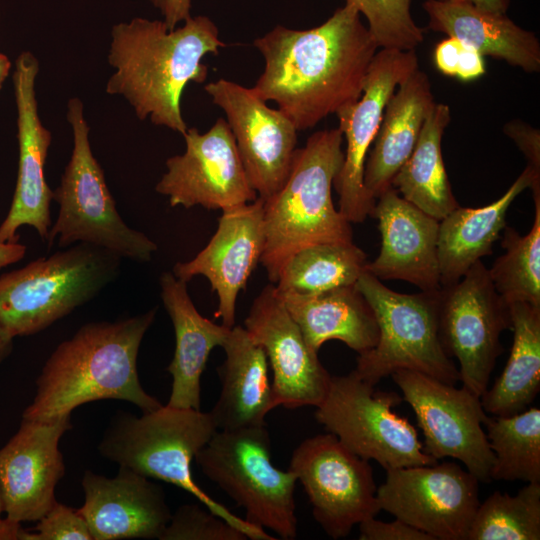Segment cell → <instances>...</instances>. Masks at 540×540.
<instances>
[{
  "mask_svg": "<svg viewBox=\"0 0 540 540\" xmlns=\"http://www.w3.org/2000/svg\"><path fill=\"white\" fill-rule=\"evenodd\" d=\"M358 10L345 4L321 25L290 29L281 25L254 40L265 60L252 87L273 101L298 131L315 127L362 95L378 47Z\"/></svg>",
  "mask_w": 540,
  "mask_h": 540,
  "instance_id": "cell-1",
  "label": "cell"
},
{
  "mask_svg": "<svg viewBox=\"0 0 540 540\" xmlns=\"http://www.w3.org/2000/svg\"><path fill=\"white\" fill-rule=\"evenodd\" d=\"M224 46L216 24L203 15L190 16L173 30L162 20L141 17L118 23L111 30L108 63L115 72L106 92L123 96L140 120L184 135L183 91L190 82H205L208 67L202 59Z\"/></svg>",
  "mask_w": 540,
  "mask_h": 540,
  "instance_id": "cell-2",
  "label": "cell"
},
{
  "mask_svg": "<svg viewBox=\"0 0 540 540\" xmlns=\"http://www.w3.org/2000/svg\"><path fill=\"white\" fill-rule=\"evenodd\" d=\"M157 309L113 322H90L61 342L36 379V393L22 419L54 421L82 404L128 401L142 410L162 404L142 387L137 357Z\"/></svg>",
  "mask_w": 540,
  "mask_h": 540,
  "instance_id": "cell-3",
  "label": "cell"
},
{
  "mask_svg": "<svg viewBox=\"0 0 540 540\" xmlns=\"http://www.w3.org/2000/svg\"><path fill=\"white\" fill-rule=\"evenodd\" d=\"M343 140L339 128L313 133L296 149L281 189L263 201L265 247L260 262L272 283L299 249L353 242L351 223L335 208L331 193L344 159Z\"/></svg>",
  "mask_w": 540,
  "mask_h": 540,
  "instance_id": "cell-4",
  "label": "cell"
},
{
  "mask_svg": "<svg viewBox=\"0 0 540 540\" xmlns=\"http://www.w3.org/2000/svg\"><path fill=\"white\" fill-rule=\"evenodd\" d=\"M210 412L169 405L138 417L117 413L99 445L100 454L148 478L173 484L207 509L243 531L248 539L274 540L264 529L242 519L211 498L194 481L192 460L217 431Z\"/></svg>",
  "mask_w": 540,
  "mask_h": 540,
  "instance_id": "cell-5",
  "label": "cell"
},
{
  "mask_svg": "<svg viewBox=\"0 0 540 540\" xmlns=\"http://www.w3.org/2000/svg\"><path fill=\"white\" fill-rule=\"evenodd\" d=\"M121 257L77 243L0 276V325L14 338L38 333L113 282Z\"/></svg>",
  "mask_w": 540,
  "mask_h": 540,
  "instance_id": "cell-6",
  "label": "cell"
},
{
  "mask_svg": "<svg viewBox=\"0 0 540 540\" xmlns=\"http://www.w3.org/2000/svg\"><path fill=\"white\" fill-rule=\"evenodd\" d=\"M72 127L73 150L53 191L59 211L47 238L48 247L87 243L109 250L121 258L149 262L157 245L144 233L130 228L117 211L101 165L89 142V126L79 98L67 104Z\"/></svg>",
  "mask_w": 540,
  "mask_h": 540,
  "instance_id": "cell-7",
  "label": "cell"
},
{
  "mask_svg": "<svg viewBox=\"0 0 540 540\" xmlns=\"http://www.w3.org/2000/svg\"><path fill=\"white\" fill-rule=\"evenodd\" d=\"M203 474L246 512V521L278 538L297 536L296 475L274 466L265 425L217 430L195 456Z\"/></svg>",
  "mask_w": 540,
  "mask_h": 540,
  "instance_id": "cell-8",
  "label": "cell"
},
{
  "mask_svg": "<svg viewBox=\"0 0 540 540\" xmlns=\"http://www.w3.org/2000/svg\"><path fill=\"white\" fill-rule=\"evenodd\" d=\"M356 288L372 307L379 328L378 342L359 354L356 373L375 385L397 370L408 369L446 384L460 381L459 371L439 338V290L399 293L365 271Z\"/></svg>",
  "mask_w": 540,
  "mask_h": 540,
  "instance_id": "cell-9",
  "label": "cell"
},
{
  "mask_svg": "<svg viewBox=\"0 0 540 540\" xmlns=\"http://www.w3.org/2000/svg\"><path fill=\"white\" fill-rule=\"evenodd\" d=\"M403 398L364 381L355 370L332 376L315 418L349 450L390 469L432 465L438 462L425 453L417 430L394 412Z\"/></svg>",
  "mask_w": 540,
  "mask_h": 540,
  "instance_id": "cell-10",
  "label": "cell"
},
{
  "mask_svg": "<svg viewBox=\"0 0 540 540\" xmlns=\"http://www.w3.org/2000/svg\"><path fill=\"white\" fill-rule=\"evenodd\" d=\"M511 329L509 305L495 290L488 269L476 262L456 283L439 291V338L459 362L462 386L477 396L488 388L503 352L501 333Z\"/></svg>",
  "mask_w": 540,
  "mask_h": 540,
  "instance_id": "cell-11",
  "label": "cell"
},
{
  "mask_svg": "<svg viewBox=\"0 0 540 540\" xmlns=\"http://www.w3.org/2000/svg\"><path fill=\"white\" fill-rule=\"evenodd\" d=\"M289 470L304 487L314 519L332 539L347 537L355 525L381 511L369 461L332 433L302 441Z\"/></svg>",
  "mask_w": 540,
  "mask_h": 540,
  "instance_id": "cell-12",
  "label": "cell"
},
{
  "mask_svg": "<svg viewBox=\"0 0 540 540\" xmlns=\"http://www.w3.org/2000/svg\"><path fill=\"white\" fill-rule=\"evenodd\" d=\"M390 376L416 415L425 453L436 460L457 459L479 482H490L494 455L480 397L418 371L400 369Z\"/></svg>",
  "mask_w": 540,
  "mask_h": 540,
  "instance_id": "cell-13",
  "label": "cell"
},
{
  "mask_svg": "<svg viewBox=\"0 0 540 540\" xmlns=\"http://www.w3.org/2000/svg\"><path fill=\"white\" fill-rule=\"evenodd\" d=\"M478 479L454 462L386 471L377 488L381 510L434 540H467L480 504Z\"/></svg>",
  "mask_w": 540,
  "mask_h": 540,
  "instance_id": "cell-14",
  "label": "cell"
},
{
  "mask_svg": "<svg viewBox=\"0 0 540 540\" xmlns=\"http://www.w3.org/2000/svg\"><path fill=\"white\" fill-rule=\"evenodd\" d=\"M417 69L419 61L415 50H377L361 97L336 114L346 148L333 186L339 195L338 211L350 223H362L373 210L376 200L368 194L363 181L367 155L389 98Z\"/></svg>",
  "mask_w": 540,
  "mask_h": 540,
  "instance_id": "cell-15",
  "label": "cell"
},
{
  "mask_svg": "<svg viewBox=\"0 0 540 540\" xmlns=\"http://www.w3.org/2000/svg\"><path fill=\"white\" fill-rule=\"evenodd\" d=\"M183 137L185 152L167 159V171L155 187L172 207L223 211L258 198L226 119L218 118L205 133L188 128Z\"/></svg>",
  "mask_w": 540,
  "mask_h": 540,
  "instance_id": "cell-16",
  "label": "cell"
},
{
  "mask_svg": "<svg viewBox=\"0 0 540 540\" xmlns=\"http://www.w3.org/2000/svg\"><path fill=\"white\" fill-rule=\"evenodd\" d=\"M204 90L224 111L248 179L258 197L267 200L289 175L298 130L252 88L221 78L207 83Z\"/></svg>",
  "mask_w": 540,
  "mask_h": 540,
  "instance_id": "cell-17",
  "label": "cell"
},
{
  "mask_svg": "<svg viewBox=\"0 0 540 540\" xmlns=\"http://www.w3.org/2000/svg\"><path fill=\"white\" fill-rule=\"evenodd\" d=\"M244 328L266 352L276 407H317L324 400L331 375L307 345L275 285H267L254 299Z\"/></svg>",
  "mask_w": 540,
  "mask_h": 540,
  "instance_id": "cell-18",
  "label": "cell"
},
{
  "mask_svg": "<svg viewBox=\"0 0 540 540\" xmlns=\"http://www.w3.org/2000/svg\"><path fill=\"white\" fill-rule=\"evenodd\" d=\"M38 72L39 62L30 51L18 55L12 75L17 109L18 173L9 211L0 225V242H17V230L24 225L33 227L42 240H47L52 225L53 191L45 179L52 135L38 113L35 90Z\"/></svg>",
  "mask_w": 540,
  "mask_h": 540,
  "instance_id": "cell-19",
  "label": "cell"
},
{
  "mask_svg": "<svg viewBox=\"0 0 540 540\" xmlns=\"http://www.w3.org/2000/svg\"><path fill=\"white\" fill-rule=\"evenodd\" d=\"M71 429L70 416L54 421L22 419L0 449V494L9 520L38 521L55 503V488L65 473L59 449Z\"/></svg>",
  "mask_w": 540,
  "mask_h": 540,
  "instance_id": "cell-20",
  "label": "cell"
},
{
  "mask_svg": "<svg viewBox=\"0 0 540 540\" xmlns=\"http://www.w3.org/2000/svg\"><path fill=\"white\" fill-rule=\"evenodd\" d=\"M222 212L208 244L193 259L176 263L172 273L187 283L197 275L206 277L218 296L214 317L232 328L237 297L264 251V202L258 197Z\"/></svg>",
  "mask_w": 540,
  "mask_h": 540,
  "instance_id": "cell-21",
  "label": "cell"
},
{
  "mask_svg": "<svg viewBox=\"0 0 540 540\" xmlns=\"http://www.w3.org/2000/svg\"><path fill=\"white\" fill-rule=\"evenodd\" d=\"M126 467L115 477L86 471L78 509L93 540L160 539L171 519L163 489Z\"/></svg>",
  "mask_w": 540,
  "mask_h": 540,
  "instance_id": "cell-22",
  "label": "cell"
},
{
  "mask_svg": "<svg viewBox=\"0 0 540 540\" xmlns=\"http://www.w3.org/2000/svg\"><path fill=\"white\" fill-rule=\"evenodd\" d=\"M370 216L378 220L381 248L366 271L380 280L412 283L421 291L439 290V220L406 201L393 187L376 199Z\"/></svg>",
  "mask_w": 540,
  "mask_h": 540,
  "instance_id": "cell-23",
  "label": "cell"
},
{
  "mask_svg": "<svg viewBox=\"0 0 540 540\" xmlns=\"http://www.w3.org/2000/svg\"><path fill=\"white\" fill-rule=\"evenodd\" d=\"M161 299L173 324L175 350L167 371L172 387L167 405L200 410V380L213 348L222 346L231 328L203 317L195 308L187 282L164 272Z\"/></svg>",
  "mask_w": 540,
  "mask_h": 540,
  "instance_id": "cell-24",
  "label": "cell"
},
{
  "mask_svg": "<svg viewBox=\"0 0 540 540\" xmlns=\"http://www.w3.org/2000/svg\"><path fill=\"white\" fill-rule=\"evenodd\" d=\"M436 102L428 75L417 69L389 98L364 168V187L376 200L412 153Z\"/></svg>",
  "mask_w": 540,
  "mask_h": 540,
  "instance_id": "cell-25",
  "label": "cell"
},
{
  "mask_svg": "<svg viewBox=\"0 0 540 540\" xmlns=\"http://www.w3.org/2000/svg\"><path fill=\"white\" fill-rule=\"evenodd\" d=\"M221 347L226 354L218 368L221 391L210 411L217 429L265 425L266 415L276 408L265 350L235 325Z\"/></svg>",
  "mask_w": 540,
  "mask_h": 540,
  "instance_id": "cell-26",
  "label": "cell"
},
{
  "mask_svg": "<svg viewBox=\"0 0 540 540\" xmlns=\"http://www.w3.org/2000/svg\"><path fill=\"white\" fill-rule=\"evenodd\" d=\"M527 188L540 191V173L526 165L494 202L478 208L458 206L439 221L437 255L441 287L456 283L482 257L492 254L493 243L506 227L511 203Z\"/></svg>",
  "mask_w": 540,
  "mask_h": 540,
  "instance_id": "cell-27",
  "label": "cell"
},
{
  "mask_svg": "<svg viewBox=\"0 0 540 540\" xmlns=\"http://www.w3.org/2000/svg\"><path fill=\"white\" fill-rule=\"evenodd\" d=\"M423 9L429 18V29L457 39L482 56L504 60L527 73L539 72L538 37L506 14L440 0H426Z\"/></svg>",
  "mask_w": 540,
  "mask_h": 540,
  "instance_id": "cell-28",
  "label": "cell"
},
{
  "mask_svg": "<svg viewBox=\"0 0 540 540\" xmlns=\"http://www.w3.org/2000/svg\"><path fill=\"white\" fill-rule=\"evenodd\" d=\"M278 295L316 353L332 339L342 341L358 354L371 350L378 342L375 313L355 285L315 295Z\"/></svg>",
  "mask_w": 540,
  "mask_h": 540,
  "instance_id": "cell-29",
  "label": "cell"
},
{
  "mask_svg": "<svg viewBox=\"0 0 540 540\" xmlns=\"http://www.w3.org/2000/svg\"><path fill=\"white\" fill-rule=\"evenodd\" d=\"M450 119L449 106L436 103L412 153L391 182L401 197L439 221L460 206L442 156V137Z\"/></svg>",
  "mask_w": 540,
  "mask_h": 540,
  "instance_id": "cell-30",
  "label": "cell"
},
{
  "mask_svg": "<svg viewBox=\"0 0 540 540\" xmlns=\"http://www.w3.org/2000/svg\"><path fill=\"white\" fill-rule=\"evenodd\" d=\"M509 312L513 343L508 361L480 397L485 412L494 416L522 412L540 390V307L515 302Z\"/></svg>",
  "mask_w": 540,
  "mask_h": 540,
  "instance_id": "cell-31",
  "label": "cell"
},
{
  "mask_svg": "<svg viewBox=\"0 0 540 540\" xmlns=\"http://www.w3.org/2000/svg\"><path fill=\"white\" fill-rule=\"evenodd\" d=\"M367 263L365 252L353 242L306 246L285 260L275 287L281 294L315 295L355 285Z\"/></svg>",
  "mask_w": 540,
  "mask_h": 540,
  "instance_id": "cell-32",
  "label": "cell"
},
{
  "mask_svg": "<svg viewBox=\"0 0 540 540\" xmlns=\"http://www.w3.org/2000/svg\"><path fill=\"white\" fill-rule=\"evenodd\" d=\"M483 426L494 455L491 480L540 482V409L487 417Z\"/></svg>",
  "mask_w": 540,
  "mask_h": 540,
  "instance_id": "cell-33",
  "label": "cell"
},
{
  "mask_svg": "<svg viewBox=\"0 0 540 540\" xmlns=\"http://www.w3.org/2000/svg\"><path fill=\"white\" fill-rule=\"evenodd\" d=\"M534 221L526 235L506 226L501 240L505 250L488 269L497 293L509 305L527 302L540 307V193L532 194Z\"/></svg>",
  "mask_w": 540,
  "mask_h": 540,
  "instance_id": "cell-34",
  "label": "cell"
},
{
  "mask_svg": "<svg viewBox=\"0 0 540 540\" xmlns=\"http://www.w3.org/2000/svg\"><path fill=\"white\" fill-rule=\"evenodd\" d=\"M540 482L516 495L493 492L479 504L467 540H539Z\"/></svg>",
  "mask_w": 540,
  "mask_h": 540,
  "instance_id": "cell-35",
  "label": "cell"
},
{
  "mask_svg": "<svg viewBox=\"0 0 540 540\" xmlns=\"http://www.w3.org/2000/svg\"><path fill=\"white\" fill-rule=\"evenodd\" d=\"M345 1L366 18L378 49L415 50L423 42V30L411 15L412 0Z\"/></svg>",
  "mask_w": 540,
  "mask_h": 540,
  "instance_id": "cell-36",
  "label": "cell"
},
{
  "mask_svg": "<svg viewBox=\"0 0 540 540\" xmlns=\"http://www.w3.org/2000/svg\"><path fill=\"white\" fill-rule=\"evenodd\" d=\"M247 535L209 509L196 504L181 505L159 540H246Z\"/></svg>",
  "mask_w": 540,
  "mask_h": 540,
  "instance_id": "cell-37",
  "label": "cell"
},
{
  "mask_svg": "<svg viewBox=\"0 0 540 540\" xmlns=\"http://www.w3.org/2000/svg\"><path fill=\"white\" fill-rule=\"evenodd\" d=\"M37 522L36 540H93L78 509H72L57 500Z\"/></svg>",
  "mask_w": 540,
  "mask_h": 540,
  "instance_id": "cell-38",
  "label": "cell"
},
{
  "mask_svg": "<svg viewBox=\"0 0 540 540\" xmlns=\"http://www.w3.org/2000/svg\"><path fill=\"white\" fill-rule=\"evenodd\" d=\"M358 525L360 540H434L432 536L397 518L392 522H383L371 517Z\"/></svg>",
  "mask_w": 540,
  "mask_h": 540,
  "instance_id": "cell-39",
  "label": "cell"
},
{
  "mask_svg": "<svg viewBox=\"0 0 540 540\" xmlns=\"http://www.w3.org/2000/svg\"><path fill=\"white\" fill-rule=\"evenodd\" d=\"M503 132L512 139L527 160V166L540 173V131L530 124L515 119L503 126Z\"/></svg>",
  "mask_w": 540,
  "mask_h": 540,
  "instance_id": "cell-40",
  "label": "cell"
},
{
  "mask_svg": "<svg viewBox=\"0 0 540 540\" xmlns=\"http://www.w3.org/2000/svg\"><path fill=\"white\" fill-rule=\"evenodd\" d=\"M462 43L448 37L440 41L434 49V64L442 74L455 77Z\"/></svg>",
  "mask_w": 540,
  "mask_h": 540,
  "instance_id": "cell-41",
  "label": "cell"
},
{
  "mask_svg": "<svg viewBox=\"0 0 540 540\" xmlns=\"http://www.w3.org/2000/svg\"><path fill=\"white\" fill-rule=\"evenodd\" d=\"M485 71L484 56L462 43L455 77L462 81H472L483 76Z\"/></svg>",
  "mask_w": 540,
  "mask_h": 540,
  "instance_id": "cell-42",
  "label": "cell"
},
{
  "mask_svg": "<svg viewBox=\"0 0 540 540\" xmlns=\"http://www.w3.org/2000/svg\"><path fill=\"white\" fill-rule=\"evenodd\" d=\"M163 17L169 30L191 16V0H148Z\"/></svg>",
  "mask_w": 540,
  "mask_h": 540,
  "instance_id": "cell-43",
  "label": "cell"
},
{
  "mask_svg": "<svg viewBox=\"0 0 540 540\" xmlns=\"http://www.w3.org/2000/svg\"><path fill=\"white\" fill-rule=\"evenodd\" d=\"M26 253V246L17 242H0V269L20 261Z\"/></svg>",
  "mask_w": 540,
  "mask_h": 540,
  "instance_id": "cell-44",
  "label": "cell"
},
{
  "mask_svg": "<svg viewBox=\"0 0 540 540\" xmlns=\"http://www.w3.org/2000/svg\"><path fill=\"white\" fill-rule=\"evenodd\" d=\"M440 1L464 3V4L472 5L474 7H477L485 11L499 13V14H506L511 3V0H440Z\"/></svg>",
  "mask_w": 540,
  "mask_h": 540,
  "instance_id": "cell-45",
  "label": "cell"
},
{
  "mask_svg": "<svg viewBox=\"0 0 540 540\" xmlns=\"http://www.w3.org/2000/svg\"><path fill=\"white\" fill-rule=\"evenodd\" d=\"M13 349V337L0 325V363L5 360Z\"/></svg>",
  "mask_w": 540,
  "mask_h": 540,
  "instance_id": "cell-46",
  "label": "cell"
},
{
  "mask_svg": "<svg viewBox=\"0 0 540 540\" xmlns=\"http://www.w3.org/2000/svg\"><path fill=\"white\" fill-rule=\"evenodd\" d=\"M11 70V62L9 58L0 52V90L8 77Z\"/></svg>",
  "mask_w": 540,
  "mask_h": 540,
  "instance_id": "cell-47",
  "label": "cell"
},
{
  "mask_svg": "<svg viewBox=\"0 0 540 540\" xmlns=\"http://www.w3.org/2000/svg\"><path fill=\"white\" fill-rule=\"evenodd\" d=\"M3 503H2V498H1V494H0V519H1V515L3 513Z\"/></svg>",
  "mask_w": 540,
  "mask_h": 540,
  "instance_id": "cell-48",
  "label": "cell"
}]
</instances>
